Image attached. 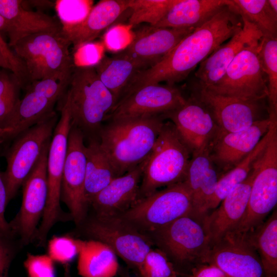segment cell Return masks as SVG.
<instances>
[{"label":"cell","mask_w":277,"mask_h":277,"mask_svg":"<svg viewBox=\"0 0 277 277\" xmlns=\"http://www.w3.org/2000/svg\"><path fill=\"white\" fill-rule=\"evenodd\" d=\"M242 27V18L232 8L229 0L227 5L184 37L163 60L138 72L125 95L147 85L162 82L174 85L183 81Z\"/></svg>","instance_id":"6da1fadb"},{"label":"cell","mask_w":277,"mask_h":277,"mask_svg":"<svg viewBox=\"0 0 277 277\" xmlns=\"http://www.w3.org/2000/svg\"><path fill=\"white\" fill-rule=\"evenodd\" d=\"M164 120L161 115L146 116L110 121L103 126L100 145L117 177L149 157Z\"/></svg>","instance_id":"7a4b0ae2"},{"label":"cell","mask_w":277,"mask_h":277,"mask_svg":"<svg viewBox=\"0 0 277 277\" xmlns=\"http://www.w3.org/2000/svg\"><path fill=\"white\" fill-rule=\"evenodd\" d=\"M66 94L72 125L89 140L99 141L103 123L116 105L94 66L73 67Z\"/></svg>","instance_id":"3957f363"},{"label":"cell","mask_w":277,"mask_h":277,"mask_svg":"<svg viewBox=\"0 0 277 277\" xmlns=\"http://www.w3.org/2000/svg\"><path fill=\"white\" fill-rule=\"evenodd\" d=\"M190 154L173 123L165 122L144 168L138 201L161 187L184 182Z\"/></svg>","instance_id":"277c9868"},{"label":"cell","mask_w":277,"mask_h":277,"mask_svg":"<svg viewBox=\"0 0 277 277\" xmlns=\"http://www.w3.org/2000/svg\"><path fill=\"white\" fill-rule=\"evenodd\" d=\"M146 235L181 274L206 263L211 249L203 223L190 215L181 217Z\"/></svg>","instance_id":"5b68a950"},{"label":"cell","mask_w":277,"mask_h":277,"mask_svg":"<svg viewBox=\"0 0 277 277\" xmlns=\"http://www.w3.org/2000/svg\"><path fill=\"white\" fill-rule=\"evenodd\" d=\"M70 45L62 30L30 35L12 48L25 67L30 84L49 77L69 82L74 67L69 51Z\"/></svg>","instance_id":"8992f818"},{"label":"cell","mask_w":277,"mask_h":277,"mask_svg":"<svg viewBox=\"0 0 277 277\" xmlns=\"http://www.w3.org/2000/svg\"><path fill=\"white\" fill-rule=\"evenodd\" d=\"M64 97L60 108V118L54 128L48 153V195L36 236L38 243L42 245L46 243L49 233L55 224L72 220L70 214L65 213L60 204L62 175L72 126L69 100L66 94Z\"/></svg>","instance_id":"52a82bcc"},{"label":"cell","mask_w":277,"mask_h":277,"mask_svg":"<svg viewBox=\"0 0 277 277\" xmlns=\"http://www.w3.org/2000/svg\"><path fill=\"white\" fill-rule=\"evenodd\" d=\"M192 210L191 194L184 181L138 201L117 217L146 235L181 217L191 215Z\"/></svg>","instance_id":"ba28073f"},{"label":"cell","mask_w":277,"mask_h":277,"mask_svg":"<svg viewBox=\"0 0 277 277\" xmlns=\"http://www.w3.org/2000/svg\"><path fill=\"white\" fill-rule=\"evenodd\" d=\"M253 179L245 214L232 232L253 231L273 210L277 203V123H272L270 138L255 162Z\"/></svg>","instance_id":"9c48e42d"},{"label":"cell","mask_w":277,"mask_h":277,"mask_svg":"<svg viewBox=\"0 0 277 277\" xmlns=\"http://www.w3.org/2000/svg\"><path fill=\"white\" fill-rule=\"evenodd\" d=\"M57 119L54 111L15 136L13 143L5 151L7 167L2 174L8 203L15 196L45 146L51 140Z\"/></svg>","instance_id":"30bf717a"},{"label":"cell","mask_w":277,"mask_h":277,"mask_svg":"<svg viewBox=\"0 0 277 277\" xmlns=\"http://www.w3.org/2000/svg\"><path fill=\"white\" fill-rule=\"evenodd\" d=\"M89 239L108 245L135 271L153 246L149 239L118 217L88 216L78 226Z\"/></svg>","instance_id":"8fae6325"},{"label":"cell","mask_w":277,"mask_h":277,"mask_svg":"<svg viewBox=\"0 0 277 277\" xmlns=\"http://www.w3.org/2000/svg\"><path fill=\"white\" fill-rule=\"evenodd\" d=\"M259 43L242 50L222 77L205 89L217 95L244 100L262 101L267 98V78L258 54Z\"/></svg>","instance_id":"7c38bea8"},{"label":"cell","mask_w":277,"mask_h":277,"mask_svg":"<svg viewBox=\"0 0 277 277\" xmlns=\"http://www.w3.org/2000/svg\"><path fill=\"white\" fill-rule=\"evenodd\" d=\"M49 141L24 182L19 210L9 222L12 232L22 247L35 241L48 195L47 163Z\"/></svg>","instance_id":"4fadbf2b"},{"label":"cell","mask_w":277,"mask_h":277,"mask_svg":"<svg viewBox=\"0 0 277 277\" xmlns=\"http://www.w3.org/2000/svg\"><path fill=\"white\" fill-rule=\"evenodd\" d=\"M84 138L83 132L72 124L61 183V201L68 208L77 226L86 218L89 207L85 196L86 157Z\"/></svg>","instance_id":"5bb4252c"},{"label":"cell","mask_w":277,"mask_h":277,"mask_svg":"<svg viewBox=\"0 0 277 277\" xmlns=\"http://www.w3.org/2000/svg\"><path fill=\"white\" fill-rule=\"evenodd\" d=\"M186 101L174 85H147L122 98L105 121L163 115L181 107Z\"/></svg>","instance_id":"9a60e30c"},{"label":"cell","mask_w":277,"mask_h":277,"mask_svg":"<svg viewBox=\"0 0 277 277\" xmlns=\"http://www.w3.org/2000/svg\"><path fill=\"white\" fill-rule=\"evenodd\" d=\"M161 115L173 123L191 155L209 147L220 131L211 112L196 93L181 107Z\"/></svg>","instance_id":"2e32d148"},{"label":"cell","mask_w":277,"mask_h":277,"mask_svg":"<svg viewBox=\"0 0 277 277\" xmlns=\"http://www.w3.org/2000/svg\"><path fill=\"white\" fill-rule=\"evenodd\" d=\"M206 263L219 267L228 277H269L245 234H227L211 247Z\"/></svg>","instance_id":"e0dca14e"},{"label":"cell","mask_w":277,"mask_h":277,"mask_svg":"<svg viewBox=\"0 0 277 277\" xmlns=\"http://www.w3.org/2000/svg\"><path fill=\"white\" fill-rule=\"evenodd\" d=\"M272 121L275 120L268 117L243 130L219 132L209 150L211 157L221 175L235 166L255 148L269 131Z\"/></svg>","instance_id":"ac0fdd59"},{"label":"cell","mask_w":277,"mask_h":277,"mask_svg":"<svg viewBox=\"0 0 277 277\" xmlns=\"http://www.w3.org/2000/svg\"><path fill=\"white\" fill-rule=\"evenodd\" d=\"M196 95L209 109L222 132L243 130L266 118L262 116V101L222 96L201 87Z\"/></svg>","instance_id":"d6986e66"},{"label":"cell","mask_w":277,"mask_h":277,"mask_svg":"<svg viewBox=\"0 0 277 277\" xmlns=\"http://www.w3.org/2000/svg\"><path fill=\"white\" fill-rule=\"evenodd\" d=\"M255 173L254 164L247 179L235 186L220 205L204 218L202 223L211 248L227 234L234 231L240 224L246 211Z\"/></svg>","instance_id":"ffe728a7"},{"label":"cell","mask_w":277,"mask_h":277,"mask_svg":"<svg viewBox=\"0 0 277 277\" xmlns=\"http://www.w3.org/2000/svg\"><path fill=\"white\" fill-rule=\"evenodd\" d=\"M195 28L144 27L133 33L130 44L122 51L146 69L159 63Z\"/></svg>","instance_id":"44dd1931"},{"label":"cell","mask_w":277,"mask_h":277,"mask_svg":"<svg viewBox=\"0 0 277 277\" xmlns=\"http://www.w3.org/2000/svg\"><path fill=\"white\" fill-rule=\"evenodd\" d=\"M241 18V29L199 65L195 73L199 87L206 88L217 82L242 50L258 43L262 38L263 34L255 25L245 18Z\"/></svg>","instance_id":"7402d4cb"},{"label":"cell","mask_w":277,"mask_h":277,"mask_svg":"<svg viewBox=\"0 0 277 277\" xmlns=\"http://www.w3.org/2000/svg\"><path fill=\"white\" fill-rule=\"evenodd\" d=\"M147 159L124 175L113 179L95 195L89 203L94 215L101 217L118 216L137 202Z\"/></svg>","instance_id":"603a6c76"},{"label":"cell","mask_w":277,"mask_h":277,"mask_svg":"<svg viewBox=\"0 0 277 277\" xmlns=\"http://www.w3.org/2000/svg\"><path fill=\"white\" fill-rule=\"evenodd\" d=\"M0 15L5 21L2 31L7 33L8 45L11 47L30 35L62 30L61 24L56 19L41 11L28 10L23 1L0 0Z\"/></svg>","instance_id":"cb8c5ba5"},{"label":"cell","mask_w":277,"mask_h":277,"mask_svg":"<svg viewBox=\"0 0 277 277\" xmlns=\"http://www.w3.org/2000/svg\"><path fill=\"white\" fill-rule=\"evenodd\" d=\"M221 173L213 162L209 147L191 155L185 182L191 194L192 216L202 223L205 208L215 190Z\"/></svg>","instance_id":"d4e9b609"},{"label":"cell","mask_w":277,"mask_h":277,"mask_svg":"<svg viewBox=\"0 0 277 277\" xmlns=\"http://www.w3.org/2000/svg\"><path fill=\"white\" fill-rule=\"evenodd\" d=\"M128 9L129 0H101L93 6L83 21L62 28V32L75 49L93 42Z\"/></svg>","instance_id":"484cf974"},{"label":"cell","mask_w":277,"mask_h":277,"mask_svg":"<svg viewBox=\"0 0 277 277\" xmlns=\"http://www.w3.org/2000/svg\"><path fill=\"white\" fill-rule=\"evenodd\" d=\"M229 0H177L154 27L196 28L211 19Z\"/></svg>","instance_id":"4316f807"},{"label":"cell","mask_w":277,"mask_h":277,"mask_svg":"<svg viewBox=\"0 0 277 277\" xmlns=\"http://www.w3.org/2000/svg\"><path fill=\"white\" fill-rule=\"evenodd\" d=\"M94 67L101 82L113 95L116 105L134 77L145 69L122 51L111 56H104Z\"/></svg>","instance_id":"83f0119b"},{"label":"cell","mask_w":277,"mask_h":277,"mask_svg":"<svg viewBox=\"0 0 277 277\" xmlns=\"http://www.w3.org/2000/svg\"><path fill=\"white\" fill-rule=\"evenodd\" d=\"M77 269L82 277H115L120 267L117 255L106 244L97 240L78 239Z\"/></svg>","instance_id":"f1b7e54d"},{"label":"cell","mask_w":277,"mask_h":277,"mask_svg":"<svg viewBox=\"0 0 277 277\" xmlns=\"http://www.w3.org/2000/svg\"><path fill=\"white\" fill-rule=\"evenodd\" d=\"M56 101L44 95L26 89L9 119L7 128L11 131V139L43 120L53 112Z\"/></svg>","instance_id":"f546056e"},{"label":"cell","mask_w":277,"mask_h":277,"mask_svg":"<svg viewBox=\"0 0 277 277\" xmlns=\"http://www.w3.org/2000/svg\"><path fill=\"white\" fill-rule=\"evenodd\" d=\"M85 151L86 157L85 196L89 206L95 195L117 176L99 141L89 140Z\"/></svg>","instance_id":"4dcf8cb0"},{"label":"cell","mask_w":277,"mask_h":277,"mask_svg":"<svg viewBox=\"0 0 277 277\" xmlns=\"http://www.w3.org/2000/svg\"><path fill=\"white\" fill-rule=\"evenodd\" d=\"M272 124L268 132L255 148L235 166L221 175L214 193L206 205L205 216L215 209L235 186L247 179L255 161L268 143L271 135Z\"/></svg>","instance_id":"1f68e13d"},{"label":"cell","mask_w":277,"mask_h":277,"mask_svg":"<svg viewBox=\"0 0 277 277\" xmlns=\"http://www.w3.org/2000/svg\"><path fill=\"white\" fill-rule=\"evenodd\" d=\"M262 263L266 274L277 277V210L253 231L245 234Z\"/></svg>","instance_id":"d6a6232c"},{"label":"cell","mask_w":277,"mask_h":277,"mask_svg":"<svg viewBox=\"0 0 277 277\" xmlns=\"http://www.w3.org/2000/svg\"><path fill=\"white\" fill-rule=\"evenodd\" d=\"M230 4L241 17L255 25L263 36L277 37V13L268 0H230Z\"/></svg>","instance_id":"836d02e7"},{"label":"cell","mask_w":277,"mask_h":277,"mask_svg":"<svg viewBox=\"0 0 277 277\" xmlns=\"http://www.w3.org/2000/svg\"><path fill=\"white\" fill-rule=\"evenodd\" d=\"M258 54L267 78L269 117L277 120V37L263 36L259 43Z\"/></svg>","instance_id":"e575fe53"},{"label":"cell","mask_w":277,"mask_h":277,"mask_svg":"<svg viewBox=\"0 0 277 277\" xmlns=\"http://www.w3.org/2000/svg\"><path fill=\"white\" fill-rule=\"evenodd\" d=\"M177 0H129L131 14L128 25L133 26L142 23L156 25L166 14Z\"/></svg>","instance_id":"d590c367"},{"label":"cell","mask_w":277,"mask_h":277,"mask_svg":"<svg viewBox=\"0 0 277 277\" xmlns=\"http://www.w3.org/2000/svg\"><path fill=\"white\" fill-rule=\"evenodd\" d=\"M21 86L13 73L0 69V127L7 128L11 114L20 100Z\"/></svg>","instance_id":"8d00e7d4"},{"label":"cell","mask_w":277,"mask_h":277,"mask_svg":"<svg viewBox=\"0 0 277 277\" xmlns=\"http://www.w3.org/2000/svg\"><path fill=\"white\" fill-rule=\"evenodd\" d=\"M137 277H179L173 265L159 248H151L135 271Z\"/></svg>","instance_id":"74e56055"},{"label":"cell","mask_w":277,"mask_h":277,"mask_svg":"<svg viewBox=\"0 0 277 277\" xmlns=\"http://www.w3.org/2000/svg\"><path fill=\"white\" fill-rule=\"evenodd\" d=\"M93 1L89 0H57L55 9L62 28L77 25L84 20L93 7Z\"/></svg>","instance_id":"f35d334b"},{"label":"cell","mask_w":277,"mask_h":277,"mask_svg":"<svg viewBox=\"0 0 277 277\" xmlns=\"http://www.w3.org/2000/svg\"><path fill=\"white\" fill-rule=\"evenodd\" d=\"M47 254L55 263L68 265L78 255V239L69 235L54 236L46 244Z\"/></svg>","instance_id":"ab89813d"},{"label":"cell","mask_w":277,"mask_h":277,"mask_svg":"<svg viewBox=\"0 0 277 277\" xmlns=\"http://www.w3.org/2000/svg\"><path fill=\"white\" fill-rule=\"evenodd\" d=\"M0 68L10 70L17 80L21 88H26L29 82L22 61L10 49L0 34Z\"/></svg>","instance_id":"60d3db41"},{"label":"cell","mask_w":277,"mask_h":277,"mask_svg":"<svg viewBox=\"0 0 277 277\" xmlns=\"http://www.w3.org/2000/svg\"><path fill=\"white\" fill-rule=\"evenodd\" d=\"M103 43L91 42L74 49L72 62L75 67H90L96 65L104 56Z\"/></svg>","instance_id":"b9f144b4"},{"label":"cell","mask_w":277,"mask_h":277,"mask_svg":"<svg viewBox=\"0 0 277 277\" xmlns=\"http://www.w3.org/2000/svg\"><path fill=\"white\" fill-rule=\"evenodd\" d=\"M54 263L47 254L28 253L24 266L28 277H55Z\"/></svg>","instance_id":"7bdbcfd3"},{"label":"cell","mask_w":277,"mask_h":277,"mask_svg":"<svg viewBox=\"0 0 277 277\" xmlns=\"http://www.w3.org/2000/svg\"><path fill=\"white\" fill-rule=\"evenodd\" d=\"M131 27L129 25H117L109 28L104 35V47L112 51L125 49L133 39Z\"/></svg>","instance_id":"ee69618b"},{"label":"cell","mask_w":277,"mask_h":277,"mask_svg":"<svg viewBox=\"0 0 277 277\" xmlns=\"http://www.w3.org/2000/svg\"><path fill=\"white\" fill-rule=\"evenodd\" d=\"M21 247L17 238L0 236V277H8L11 263Z\"/></svg>","instance_id":"f6af8a7d"},{"label":"cell","mask_w":277,"mask_h":277,"mask_svg":"<svg viewBox=\"0 0 277 277\" xmlns=\"http://www.w3.org/2000/svg\"><path fill=\"white\" fill-rule=\"evenodd\" d=\"M8 204L6 188L0 170V236L16 238L5 218V212Z\"/></svg>","instance_id":"bcb514c9"},{"label":"cell","mask_w":277,"mask_h":277,"mask_svg":"<svg viewBox=\"0 0 277 277\" xmlns=\"http://www.w3.org/2000/svg\"><path fill=\"white\" fill-rule=\"evenodd\" d=\"M185 275L187 277H228L219 267L208 263L195 265Z\"/></svg>","instance_id":"7dc6e473"},{"label":"cell","mask_w":277,"mask_h":277,"mask_svg":"<svg viewBox=\"0 0 277 277\" xmlns=\"http://www.w3.org/2000/svg\"><path fill=\"white\" fill-rule=\"evenodd\" d=\"M118 274H120L121 277H131L128 272L125 269H122L120 268Z\"/></svg>","instance_id":"c3c4849f"},{"label":"cell","mask_w":277,"mask_h":277,"mask_svg":"<svg viewBox=\"0 0 277 277\" xmlns=\"http://www.w3.org/2000/svg\"><path fill=\"white\" fill-rule=\"evenodd\" d=\"M5 24L4 18L0 15V30L2 31Z\"/></svg>","instance_id":"681fc988"},{"label":"cell","mask_w":277,"mask_h":277,"mask_svg":"<svg viewBox=\"0 0 277 277\" xmlns=\"http://www.w3.org/2000/svg\"><path fill=\"white\" fill-rule=\"evenodd\" d=\"M7 141H8V140L7 137L0 135V146Z\"/></svg>","instance_id":"f907efd6"},{"label":"cell","mask_w":277,"mask_h":277,"mask_svg":"<svg viewBox=\"0 0 277 277\" xmlns=\"http://www.w3.org/2000/svg\"><path fill=\"white\" fill-rule=\"evenodd\" d=\"M179 277H187L186 275H180Z\"/></svg>","instance_id":"816d5d0a"},{"label":"cell","mask_w":277,"mask_h":277,"mask_svg":"<svg viewBox=\"0 0 277 277\" xmlns=\"http://www.w3.org/2000/svg\"><path fill=\"white\" fill-rule=\"evenodd\" d=\"M66 277H69V276L68 275V273L67 274V276Z\"/></svg>","instance_id":"f5cc1de1"}]
</instances>
